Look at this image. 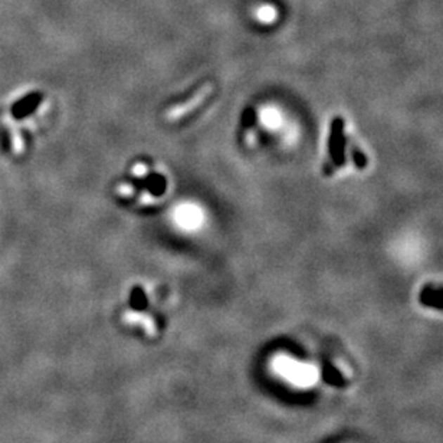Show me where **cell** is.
<instances>
[{"label":"cell","mask_w":443,"mask_h":443,"mask_svg":"<svg viewBox=\"0 0 443 443\" xmlns=\"http://www.w3.org/2000/svg\"><path fill=\"white\" fill-rule=\"evenodd\" d=\"M210 89H212V86L210 85H206V86H203L199 92H198V95H195V97L190 100L187 104L184 103V104H181V105H179V107H176V108H173L172 111H169V114H167V117H169V120H177V118H180L184 113H188V111H192L193 108H196L206 97L209 95V92H210Z\"/></svg>","instance_id":"7a4b0ae2"},{"label":"cell","mask_w":443,"mask_h":443,"mask_svg":"<svg viewBox=\"0 0 443 443\" xmlns=\"http://www.w3.org/2000/svg\"><path fill=\"white\" fill-rule=\"evenodd\" d=\"M420 300L425 305L443 308V287H435V285H428L423 290Z\"/></svg>","instance_id":"3957f363"},{"label":"cell","mask_w":443,"mask_h":443,"mask_svg":"<svg viewBox=\"0 0 443 443\" xmlns=\"http://www.w3.org/2000/svg\"><path fill=\"white\" fill-rule=\"evenodd\" d=\"M38 103H39V95H29L27 98L22 100L19 104H16V107L13 108V114L16 117H23V115L29 114L32 110H35Z\"/></svg>","instance_id":"277c9868"},{"label":"cell","mask_w":443,"mask_h":443,"mask_svg":"<svg viewBox=\"0 0 443 443\" xmlns=\"http://www.w3.org/2000/svg\"><path fill=\"white\" fill-rule=\"evenodd\" d=\"M348 146H350L352 157H353V162H354L356 167H357L359 170H364V169L367 167V165H368V160H367L366 154L361 151L360 147H357L356 144H353V143H350V141H348Z\"/></svg>","instance_id":"5b68a950"},{"label":"cell","mask_w":443,"mask_h":443,"mask_svg":"<svg viewBox=\"0 0 443 443\" xmlns=\"http://www.w3.org/2000/svg\"><path fill=\"white\" fill-rule=\"evenodd\" d=\"M345 130V122L344 118L337 115L331 121L330 127V137H328V153H330V160L324 163V174L331 176L335 170L342 167L347 162L345 158V151H347V143L348 139L344 133Z\"/></svg>","instance_id":"6da1fadb"}]
</instances>
